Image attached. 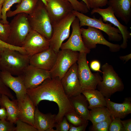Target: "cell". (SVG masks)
Listing matches in <instances>:
<instances>
[{
    "label": "cell",
    "instance_id": "cell-1",
    "mask_svg": "<svg viewBox=\"0 0 131 131\" xmlns=\"http://www.w3.org/2000/svg\"><path fill=\"white\" fill-rule=\"evenodd\" d=\"M26 91L35 107L43 100L53 101L57 104L59 111L56 116L57 123H59L67 114L75 111L58 77L47 78L36 87L26 89Z\"/></svg>",
    "mask_w": 131,
    "mask_h": 131
},
{
    "label": "cell",
    "instance_id": "cell-2",
    "mask_svg": "<svg viewBox=\"0 0 131 131\" xmlns=\"http://www.w3.org/2000/svg\"><path fill=\"white\" fill-rule=\"evenodd\" d=\"M0 71L19 76L29 65L30 56L17 51L7 50L0 54Z\"/></svg>",
    "mask_w": 131,
    "mask_h": 131
},
{
    "label": "cell",
    "instance_id": "cell-3",
    "mask_svg": "<svg viewBox=\"0 0 131 131\" xmlns=\"http://www.w3.org/2000/svg\"><path fill=\"white\" fill-rule=\"evenodd\" d=\"M28 18L32 30L39 33L48 40L51 38L53 27L45 6L39 0L35 9L28 15Z\"/></svg>",
    "mask_w": 131,
    "mask_h": 131
},
{
    "label": "cell",
    "instance_id": "cell-4",
    "mask_svg": "<svg viewBox=\"0 0 131 131\" xmlns=\"http://www.w3.org/2000/svg\"><path fill=\"white\" fill-rule=\"evenodd\" d=\"M101 68L102 79L97 85L98 90L105 98H108L115 92L123 91L124 85L113 66L106 63L102 66Z\"/></svg>",
    "mask_w": 131,
    "mask_h": 131
},
{
    "label": "cell",
    "instance_id": "cell-5",
    "mask_svg": "<svg viewBox=\"0 0 131 131\" xmlns=\"http://www.w3.org/2000/svg\"><path fill=\"white\" fill-rule=\"evenodd\" d=\"M28 16V14L22 13L14 16L9 23L10 31L7 43L22 47L26 37L32 30Z\"/></svg>",
    "mask_w": 131,
    "mask_h": 131
},
{
    "label": "cell",
    "instance_id": "cell-6",
    "mask_svg": "<svg viewBox=\"0 0 131 131\" xmlns=\"http://www.w3.org/2000/svg\"><path fill=\"white\" fill-rule=\"evenodd\" d=\"M72 12L79 19L81 28L83 26H87L93 27L102 31L108 35V39L110 41H119L123 39L119 29L112 26L111 23H104L101 17L98 19L96 18L95 16L91 18L74 10Z\"/></svg>",
    "mask_w": 131,
    "mask_h": 131
},
{
    "label": "cell",
    "instance_id": "cell-7",
    "mask_svg": "<svg viewBox=\"0 0 131 131\" xmlns=\"http://www.w3.org/2000/svg\"><path fill=\"white\" fill-rule=\"evenodd\" d=\"M87 54L79 52L77 61L78 78L82 90H96L102 77L98 72L93 73L91 72L87 59Z\"/></svg>",
    "mask_w": 131,
    "mask_h": 131
},
{
    "label": "cell",
    "instance_id": "cell-8",
    "mask_svg": "<svg viewBox=\"0 0 131 131\" xmlns=\"http://www.w3.org/2000/svg\"><path fill=\"white\" fill-rule=\"evenodd\" d=\"M76 17L72 12L52 25L51 37L49 40V47L57 53L63 42L69 36L72 24Z\"/></svg>",
    "mask_w": 131,
    "mask_h": 131
},
{
    "label": "cell",
    "instance_id": "cell-9",
    "mask_svg": "<svg viewBox=\"0 0 131 131\" xmlns=\"http://www.w3.org/2000/svg\"><path fill=\"white\" fill-rule=\"evenodd\" d=\"M79 52L68 49L59 50L54 65L50 71L51 78H62L70 67L76 63Z\"/></svg>",
    "mask_w": 131,
    "mask_h": 131
},
{
    "label": "cell",
    "instance_id": "cell-10",
    "mask_svg": "<svg viewBox=\"0 0 131 131\" xmlns=\"http://www.w3.org/2000/svg\"><path fill=\"white\" fill-rule=\"evenodd\" d=\"M81 31L85 45L90 49L95 48L98 44L107 46L112 52L118 51L121 49L119 45L112 43L107 41L101 31L96 28L90 26L87 29L81 28Z\"/></svg>",
    "mask_w": 131,
    "mask_h": 131
},
{
    "label": "cell",
    "instance_id": "cell-11",
    "mask_svg": "<svg viewBox=\"0 0 131 131\" xmlns=\"http://www.w3.org/2000/svg\"><path fill=\"white\" fill-rule=\"evenodd\" d=\"M97 13L100 15L103 22H109L117 27L121 32L123 41L120 45L121 48L125 49L127 46L128 39L131 36V33L128 27L122 24L117 19L115 15L111 8L108 6L105 8H96L92 9L91 12V15Z\"/></svg>",
    "mask_w": 131,
    "mask_h": 131
},
{
    "label": "cell",
    "instance_id": "cell-12",
    "mask_svg": "<svg viewBox=\"0 0 131 131\" xmlns=\"http://www.w3.org/2000/svg\"><path fill=\"white\" fill-rule=\"evenodd\" d=\"M19 76L26 89L36 87L46 79L51 78L49 71L37 68L30 65Z\"/></svg>",
    "mask_w": 131,
    "mask_h": 131
},
{
    "label": "cell",
    "instance_id": "cell-13",
    "mask_svg": "<svg viewBox=\"0 0 131 131\" xmlns=\"http://www.w3.org/2000/svg\"><path fill=\"white\" fill-rule=\"evenodd\" d=\"M46 8L52 25L64 18L74 10L67 0H47Z\"/></svg>",
    "mask_w": 131,
    "mask_h": 131
},
{
    "label": "cell",
    "instance_id": "cell-14",
    "mask_svg": "<svg viewBox=\"0 0 131 131\" xmlns=\"http://www.w3.org/2000/svg\"><path fill=\"white\" fill-rule=\"evenodd\" d=\"M27 54L30 57L49 47V40L36 31L31 30L23 43Z\"/></svg>",
    "mask_w": 131,
    "mask_h": 131
},
{
    "label": "cell",
    "instance_id": "cell-15",
    "mask_svg": "<svg viewBox=\"0 0 131 131\" xmlns=\"http://www.w3.org/2000/svg\"><path fill=\"white\" fill-rule=\"evenodd\" d=\"M71 27V34L68 40L63 43L60 47L61 50L68 49L80 53H90V49H88L83 42L79 25V21L77 17L72 22Z\"/></svg>",
    "mask_w": 131,
    "mask_h": 131
},
{
    "label": "cell",
    "instance_id": "cell-16",
    "mask_svg": "<svg viewBox=\"0 0 131 131\" xmlns=\"http://www.w3.org/2000/svg\"><path fill=\"white\" fill-rule=\"evenodd\" d=\"M77 71V64L76 63L61 80L65 92L69 98L82 93V90L78 78Z\"/></svg>",
    "mask_w": 131,
    "mask_h": 131
},
{
    "label": "cell",
    "instance_id": "cell-17",
    "mask_svg": "<svg viewBox=\"0 0 131 131\" xmlns=\"http://www.w3.org/2000/svg\"><path fill=\"white\" fill-rule=\"evenodd\" d=\"M57 53L50 47L30 58L29 65L36 68L50 71L55 63Z\"/></svg>",
    "mask_w": 131,
    "mask_h": 131
},
{
    "label": "cell",
    "instance_id": "cell-18",
    "mask_svg": "<svg viewBox=\"0 0 131 131\" xmlns=\"http://www.w3.org/2000/svg\"><path fill=\"white\" fill-rule=\"evenodd\" d=\"M17 99L18 119L34 126L35 106L27 94L23 98Z\"/></svg>",
    "mask_w": 131,
    "mask_h": 131
},
{
    "label": "cell",
    "instance_id": "cell-19",
    "mask_svg": "<svg viewBox=\"0 0 131 131\" xmlns=\"http://www.w3.org/2000/svg\"><path fill=\"white\" fill-rule=\"evenodd\" d=\"M0 76L4 84L15 93L17 99L24 97L26 89L20 76L15 77L8 72L0 71Z\"/></svg>",
    "mask_w": 131,
    "mask_h": 131
},
{
    "label": "cell",
    "instance_id": "cell-20",
    "mask_svg": "<svg viewBox=\"0 0 131 131\" xmlns=\"http://www.w3.org/2000/svg\"><path fill=\"white\" fill-rule=\"evenodd\" d=\"M116 17L127 24L131 18V0H107Z\"/></svg>",
    "mask_w": 131,
    "mask_h": 131
},
{
    "label": "cell",
    "instance_id": "cell-21",
    "mask_svg": "<svg viewBox=\"0 0 131 131\" xmlns=\"http://www.w3.org/2000/svg\"><path fill=\"white\" fill-rule=\"evenodd\" d=\"M56 115L51 113L44 114L36 108L34 126L38 131H56L53 128L56 123Z\"/></svg>",
    "mask_w": 131,
    "mask_h": 131
},
{
    "label": "cell",
    "instance_id": "cell-22",
    "mask_svg": "<svg viewBox=\"0 0 131 131\" xmlns=\"http://www.w3.org/2000/svg\"><path fill=\"white\" fill-rule=\"evenodd\" d=\"M107 108L111 116L123 119L131 113V99L125 98L121 104L117 103L111 101L109 98H105Z\"/></svg>",
    "mask_w": 131,
    "mask_h": 131
},
{
    "label": "cell",
    "instance_id": "cell-23",
    "mask_svg": "<svg viewBox=\"0 0 131 131\" xmlns=\"http://www.w3.org/2000/svg\"><path fill=\"white\" fill-rule=\"evenodd\" d=\"M0 105L6 111L7 120L12 124L15 123L19 114L17 99L11 100L7 96L2 95L0 97Z\"/></svg>",
    "mask_w": 131,
    "mask_h": 131
},
{
    "label": "cell",
    "instance_id": "cell-24",
    "mask_svg": "<svg viewBox=\"0 0 131 131\" xmlns=\"http://www.w3.org/2000/svg\"><path fill=\"white\" fill-rule=\"evenodd\" d=\"M82 93L85 96L88 102V109H91L98 107H106L105 98L99 90H84L82 91Z\"/></svg>",
    "mask_w": 131,
    "mask_h": 131
},
{
    "label": "cell",
    "instance_id": "cell-25",
    "mask_svg": "<svg viewBox=\"0 0 131 131\" xmlns=\"http://www.w3.org/2000/svg\"><path fill=\"white\" fill-rule=\"evenodd\" d=\"M70 98L75 112L85 120H89L88 103L85 96L81 93Z\"/></svg>",
    "mask_w": 131,
    "mask_h": 131
},
{
    "label": "cell",
    "instance_id": "cell-26",
    "mask_svg": "<svg viewBox=\"0 0 131 131\" xmlns=\"http://www.w3.org/2000/svg\"><path fill=\"white\" fill-rule=\"evenodd\" d=\"M39 0H22L21 2L16 6L13 11L9 10L7 13L6 16L10 17L20 13L28 15L32 13L35 9Z\"/></svg>",
    "mask_w": 131,
    "mask_h": 131
},
{
    "label": "cell",
    "instance_id": "cell-27",
    "mask_svg": "<svg viewBox=\"0 0 131 131\" xmlns=\"http://www.w3.org/2000/svg\"><path fill=\"white\" fill-rule=\"evenodd\" d=\"M109 112L106 106L93 108L90 111L89 119L94 124L110 117Z\"/></svg>",
    "mask_w": 131,
    "mask_h": 131
},
{
    "label": "cell",
    "instance_id": "cell-28",
    "mask_svg": "<svg viewBox=\"0 0 131 131\" xmlns=\"http://www.w3.org/2000/svg\"><path fill=\"white\" fill-rule=\"evenodd\" d=\"M22 0H4L2 5V19L0 21L2 24L9 23L7 20L6 14L7 12L10 10L11 6L14 4H19Z\"/></svg>",
    "mask_w": 131,
    "mask_h": 131
},
{
    "label": "cell",
    "instance_id": "cell-29",
    "mask_svg": "<svg viewBox=\"0 0 131 131\" xmlns=\"http://www.w3.org/2000/svg\"><path fill=\"white\" fill-rule=\"evenodd\" d=\"M65 116L69 122L75 126L81 125L88 121L83 119L75 111L69 113Z\"/></svg>",
    "mask_w": 131,
    "mask_h": 131
},
{
    "label": "cell",
    "instance_id": "cell-30",
    "mask_svg": "<svg viewBox=\"0 0 131 131\" xmlns=\"http://www.w3.org/2000/svg\"><path fill=\"white\" fill-rule=\"evenodd\" d=\"M111 121L110 117L104 120L92 124L90 128V130L92 131H108Z\"/></svg>",
    "mask_w": 131,
    "mask_h": 131
},
{
    "label": "cell",
    "instance_id": "cell-31",
    "mask_svg": "<svg viewBox=\"0 0 131 131\" xmlns=\"http://www.w3.org/2000/svg\"><path fill=\"white\" fill-rule=\"evenodd\" d=\"M71 4L74 10L82 13H87L89 11L86 4L82 1L77 0H67Z\"/></svg>",
    "mask_w": 131,
    "mask_h": 131
},
{
    "label": "cell",
    "instance_id": "cell-32",
    "mask_svg": "<svg viewBox=\"0 0 131 131\" xmlns=\"http://www.w3.org/2000/svg\"><path fill=\"white\" fill-rule=\"evenodd\" d=\"M15 131H38L34 126L31 125L25 122L18 119L15 123Z\"/></svg>",
    "mask_w": 131,
    "mask_h": 131
},
{
    "label": "cell",
    "instance_id": "cell-33",
    "mask_svg": "<svg viewBox=\"0 0 131 131\" xmlns=\"http://www.w3.org/2000/svg\"><path fill=\"white\" fill-rule=\"evenodd\" d=\"M10 31L9 23L2 24L0 21V39L7 43Z\"/></svg>",
    "mask_w": 131,
    "mask_h": 131
},
{
    "label": "cell",
    "instance_id": "cell-34",
    "mask_svg": "<svg viewBox=\"0 0 131 131\" xmlns=\"http://www.w3.org/2000/svg\"><path fill=\"white\" fill-rule=\"evenodd\" d=\"M111 117L112 121L109 126V131H124L121 119L118 117Z\"/></svg>",
    "mask_w": 131,
    "mask_h": 131
},
{
    "label": "cell",
    "instance_id": "cell-35",
    "mask_svg": "<svg viewBox=\"0 0 131 131\" xmlns=\"http://www.w3.org/2000/svg\"><path fill=\"white\" fill-rule=\"evenodd\" d=\"M70 123L65 116L62 120L58 123H56V131H68Z\"/></svg>",
    "mask_w": 131,
    "mask_h": 131
},
{
    "label": "cell",
    "instance_id": "cell-36",
    "mask_svg": "<svg viewBox=\"0 0 131 131\" xmlns=\"http://www.w3.org/2000/svg\"><path fill=\"white\" fill-rule=\"evenodd\" d=\"M90 8L102 7L106 6L107 0H87Z\"/></svg>",
    "mask_w": 131,
    "mask_h": 131
},
{
    "label": "cell",
    "instance_id": "cell-37",
    "mask_svg": "<svg viewBox=\"0 0 131 131\" xmlns=\"http://www.w3.org/2000/svg\"><path fill=\"white\" fill-rule=\"evenodd\" d=\"M15 127L11 123L5 119L0 120V131H14Z\"/></svg>",
    "mask_w": 131,
    "mask_h": 131
},
{
    "label": "cell",
    "instance_id": "cell-38",
    "mask_svg": "<svg viewBox=\"0 0 131 131\" xmlns=\"http://www.w3.org/2000/svg\"><path fill=\"white\" fill-rule=\"evenodd\" d=\"M2 95H6L12 99L14 97L8 87L3 83L0 76V97Z\"/></svg>",
    "mask_w": 131,
    "mask_h": 131
},
{
    "label": "cell",
    "instance_id": "cell-39",
    "mask_svg": "<svg viewBox=\"0 0 131 131\" xmlns=\"http://www.w3.org/2000/svg\"><path fill=\"white\" fill-rule=\"evenodd\" d=\"M8 49L19 51L20 48L10 45L0 39V55L3 51Z\"/></svg>",
    "mask_w": 131,
    "mask_h": 131
},
{
    "label": "cell",
    "instance_id": "cell-40",
    "mask_svg": "<svg viewBox=\"0 0 131 131\" xmlns=\"http://www.w3.org/2000/svg\"><path fill=\"white\" fill-rule=\"evenodd\" d=\"M88 121L85 123L78 126H75L70 123L69 131H85L88 124Z\"/></svg>",
    "mask_w": 131,
    "mask_h": 131
},
{
    "label": "cell",
    "instance_id": "cell-41",
    "mask_svg": "<svg viewBox=\"0 0 131 131\" xmlns=\"http://www.w3.org/2000/svg\"><path fill=\"white\" fill-rule=\"evenodd\" d=\"M90 66L92 70L95 71L102 72L100 70V64L98 61L94 60L92 61L90 63Z\"/></svg>",
    "mask_w": 131,
    "mask_h": 131
},
{
    "label": "cell",
    "instance_id": "cell-42",
    "mask_svg": "<svg viewBox=\"0 0 131 131\" xmlns=\"http://www.w3.org/2000/svg\"><path fill=\"white\" fill-rule=\"evenodd\" d=\"M121 122L124 128V131H131V119L123 121Z\"/></svg>",
    "mask_w": 131,
    "mask_h": 131
},
{
    "label": "cell",
    "instance_id": "cell-43",
    "mask_svg": "<svg viewBox=\"0 0 131 131\" xmlns=\"http://www.w3.org/2000/svg\"><path fill=\"white\" fill-rule=\"evenodd\" d=\"M7 117L6 111L4 107H1L0 108V119H5Z\"/></svg>",
    "mask_w": 131,
    "mask_h": 131
},
{
    "label": "cell",
    "instance_id": "cell-44",
    "mask_svg": "<svg viewBox=\"0 0 131 131\" xmlns=\"http://www.w3.org/2000/svg\"><path fill=\"white\" fill-rule=\"evenodd\" d=\"M119 58L122 60L124 61H125V62L126 63L128 62L131 58V54L123 56H120Z\"/></svg>",
    "mask_w": 131,
    "mask_h": 131
},
{
    "label": "cell",
    "instance_id": "cell-45",
    "mask_svg": "<svg viewBox=\"0 0 131 131\" xmlns=\"http://www.w3.org/2000/svg\"><path fill=\"white\" fill-rule=\"evenodd\" d=\"M82 0L86 4L88 9L90 10V8L89 7L87 0Z\"/></svg>",
    "mask_w": 131,
    "mask_h": 131
},
{
    "label": "cell",
    "instance_id": "cell-46",
    "mask_svg": "<svg viewBox=\"0 0 131 131\" xmlns=\"http://www.w3.org/2000/svg\"><path fill=\"white\" fill-rule=\"evenodd\" d=\"M2 5H0V19L1 20L2 17Z\"/></svg>",
    "mask_w": 131,
    "mask_h": 131
},
{
    "label": "cell",
    "instance_id": "cell-47",
    "mask_svg": "<svg viewBox=\"0 0 131 131\" xmlns=\"http://www.w3.org/2000/svg\"><path fill=\"white\" fill-rule=\"evenodd\" d=\"M44 3V4L46 6L47 4V0H41Z\"/></svg>",
    "mask_w": 131,
    "mask_h": 131
},
{
    "label": "cell",
    "instance_id": "cell-48",
    "mask_svg": "<svg viewBox=\"0 0 131 131\" xmlns=\"http://www.w3.org/2000/svg\"><path fill=\"white\" fill-rule=\"evenodd\" d=\"M4 0H0V5H2Z\"/></svg>",
    "mask_w": 131,
    "mask_h": 131
},
{
    "label": "cell",
    "instance_id": "cell-49",
    "mask_svg": "<svg viewBox=\"0 0 131 131\" xmlns=\"http://www.w3.org/2000/svg\"></svg>",
    "mask_w": 131,
    "mask_h": 131
}]
</instances>
